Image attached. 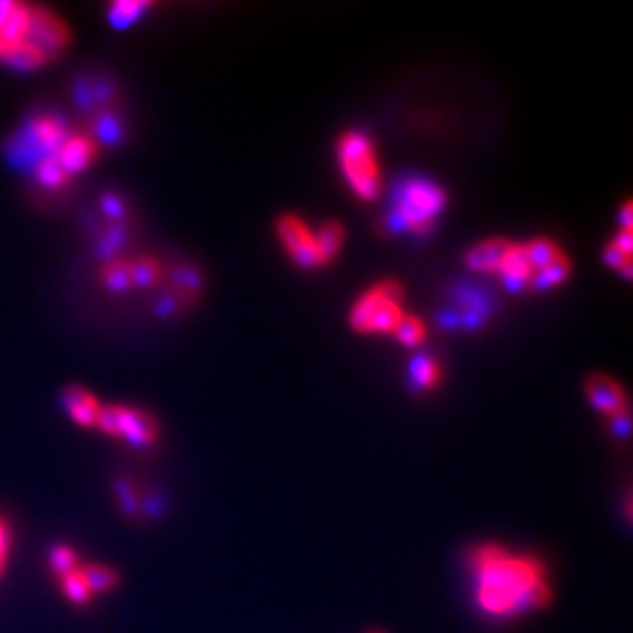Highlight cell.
I'll list each match as a JSON object with an SVG mask.
<instances>
[{
    "instance_id": "5b68a950",
    "label": "cell",
    "mask_w": 633,
    "mask_h": 633,
    "mask_svg": "<svg viewBox=\"0 0 633 633\" xmlns=\"http://www.w3.org/2000/svg\"><path fill=\"white\" fill-rule=\"evenodd\" d=\"M336 164L353 197L373 204L383 193V171L380 152L373 138L364 129H347L336 140Z\"/></svg>"
},
{
    "instance_id": "d6986e66",
    "label": "cell",
    "mask_w": 633,
    "mask_h": 633,
    "mask_svg": "<svg viewBox=\"0 0 633 633\" xmlns=\"http://www.w3.org/2000/svg\"><path fill=\"white\" fill-rule=\"evenodd\" d=\"M80 574L87 580L89 588L93 590V595H103V592H112L115 586L119 585V574L113 571L112 566L107 564H96V562H89L84 566H80Z\"/></svg>"
},
{
    "instance_id": "6da1fadb",
    "label": "cell",
    "mask_w": 633,
    "mask_h": 633,
    "mask_svg": "<svg viewBox=\"0 0 633 633\" xmlns=\"http://www.w3.org/2000/svg\"><path fill=\"white\" fill-rule=\"evenodd\" d=\"M475 607L491 619H510L541 609L552 599L543 562L515 554L496 543H482L468 557Z\"/></svg>"
},
{
    "instance_id": "7402d4cb",
    "label": "cell",
    "mask_w": 633,
    "mask_h": 633,
    "mask_svg": "<svg viewBox=\"0 0 633 633\" xmlns=\"http://www.w3.org/2000/svg\"><path fill=\"white\" fill-rule=\"evenodd\" d=\"M150 2H129V0H122V2H113L112 7H107V21L115 30H127L131 27L140 16L150 9Z\"/></svg>"
},
{
    "instance_id": "4316f807",
    "label": "cell",
    "mask_w": 633,
    "mask_h": 633,
    "mask_svg": "<svg viewBox=\"0 0 633 633\" xmlns=\"http://www.w3.org/2000/svg\"><path fill=\"white\" fill-rule=\"evenodd\" d=\"M101 209H103V214L113 220V222H119V220H124L126 218V202H124V197L122 195H117V193H103V197H101Z\"/></svg>"
},
{
    "instance_id": "603a6c76",
    "label": "cell",
    "mask_w": 633,
    "mask_h": 633,
    "mask_svg": "<svg viewBox=\"0 0 633 633\" xmlns=\"http://www.w3.org/2000/svg\"><path fill=\"white\" fill-rule=\"evenodd\" d=\"M33 174H35V181L39 183V187L46 191H60L68 185L70 181V174L64 171L62 166L58 164V160L54 157H48V159H42L35 169H33Z\"/></svg>"
},
{
    "instance_id": "484cf974",
    "label": "cell",
    "mask_w": 633,
    "mask_h": 633,
    "mask_svg": "<svg viewBox=\"0 0 633 633\" xmlns=\"http://www.w3.org/2000/svg\"><path fill=\"white\" fill-rule=\"evenodd\" d=\"M124 242H126V230L122 228V226H113L110 232H105L101 240H99V256L103 258V261H112V258H117V253H119V249L124 246Z\"/></svg>"
},
{
    "instance_id": "9a60e30c",
    "label": "cell",
    "mask_w": 633,
    "mask_h": 633,
    "mask_svg": "<svg viewBox=\"0 0 633 633\" xmlns=\"http://www.w3.org/2000/svg\"><path fill=\"white\" fill-rule=\"evenodd\" d=\"M441 380H444V369H441V364L435 357L421 355V357H416L412 361L411 381L416 390L433 392L435 388H439Z\"/></svg>"
},
{
    "instance_id": "4dcf8cb0",
    "label": "cell",
    "mask_w": 633,
    "mask_h": 633,
    "mask_svg": "<svg viewBox=\"0 0 633 633\" xmlns=\"http://www.w3.org/2000/svg\"><path fill=\"white\" fill-rule=\"evenodd\" d=\"M2 49L4 48H2V39H0V58H2Z\"/></svg>"
},
{
    "instance_id": "277c9868",
    "label": "cell",
    "mask_w": 633,
    "mask_h": 633,
    "mask_svg": "<svg viewBox=\"0 0 633 633\" xmlns=\"http://www.w3.org/2000/svg\"><path fill=\"white\" fill-rule=\"evenodd\" d=\"M449 204L447 191L433 179L414 176L398 185L390 207V226L412 237H427Z\"/></svg>"
},
{
    "instance_id": "f546056e",
    "label": "cell",
    "mask_w": 633,
    "mask_h": 633,
    "mask_svg": "<svg viewBox=\"0 0 633 633\" xmlns=\"http://www.w3.org/2000/svg\"><path fill=\"white\" fill-rule=\"evenodd\" d=\"M179 303H181V301L176 300L174 294H166V296H162L159 303H157V314H159V316H173V314H176V310H179Z\"/></svg>"
},
{
    "instance_id": "ac0fdd59",
    "label": "cell",
    "mask_w": 633,
    "mask_h": 633,
    "mask_svg": "<svg viewBox=\"0 0 633 633\" xmlns=\"http://www.w3.org/2000/svg\"><path fill=\"white\" fill-rule=\"evenodd\" d=\"M124 134H126V127H124V122L117 113L103 112L96 115L91 136L99 146L101 143L103 146H117L124 140Z\"/></svg>"
},
{
    "instance_id": "3957f363",
    "label": "cell",
    "mask_w": 633,
    "mask_h": 633,
    "mask_svg": "<svg viewBox=\"0 0 633 633\" xmlns=\"http://www.w3.org/2000/svg\"><path fill=\"white\" fill-rule=\"evenodd\" d=\"M275 237L287 258L303 271L324 269L333 265L345 249L347 232L343 223L312 226L298 214H284L275 222Z\"/></svg>"
},
{
    "instance_id": "83f0119b",
    "label": "cell",
    "mask_w": 633,
    "mask_h": 633,
    "mask_svg": "<svg viewBox=\"0 0 633 633\" xmlns=\"http://www.w3.org/2000/svg\"><path fill=\"white\" fill-rule=\"evenodd\" d=\"M74 101L79 103L82 110H89L95 105V91H93V82L80 80L74 84Z\"/></svg>"
},
{
    "instance_id": "ffe728a7",
    "label": "cell",
    "mask_w": 633,
    "mask_h": 633,
    "mask_svg": "<svg viewBox=\"0 0 633 633\" xmlns=\"http://www.w3.org/2000/svg\"><path fill=\"white\" fill-rule=\"evenodd\" d=\"M2 62L11 66V68H15V70H21V72H33V70H37V68L46 66V64L49 62V58L44 51H39L35 46H32L30 42H25V44H21V46L11 49V51L2 58Z\"/></svg>"
},
{
    "instance_id": "5bb4252c",
    "label": "cell",
    "mask_w": 633,
    "mask_h": 633,
    "mask_svg": "<svg viewBox=\"0 0 633 633\" xmlns=\"http://www.w3.org/2000/svg\"><path fill=\"white\" fill-rule=\"evenodd\" d=\"M30 23H32V4H23V2H13L11 11L7 19L0 25V39H2V58L11 51V49L21 46L27 42V33H30ZM0 58V62H2Z\"/></svg>"
},
{
    "instance_id": "cb8c5ba5",
    "label": "cell",
    "mask_w": 633,
    "mask_h": 633,
    "mask_svg": "<svg viewBox=\"0 0 633 633\" xmlns=\"http://www.w3.org/2000/svg\"><path fill=\"white\" fill-rule=\"evenodd\" d=\"M60 585H62L64 597L72 602V605H77V607H84V605H89V602L95 599L93 590L89 588L87 580H84L82 574H80V566L77 571L62 576V578H60Z\"/></svg>"
},
{
    "instance_id": "7c38bea8",
    "label": "cell",
    "mask_w": 633,
    "mask_h": 633,
    "mask_svg": "<svg viewBox=\"0 0 633 633\" xmlns=\"http://www.w3.org/2000/svg\"><path fill=\"white\" fill-rule=\"evenodd\" d=\"M68 136L70 131L64 124V119L54 115H39V117H33L27 124V142L33 146L35 152L44 154V159L56 157L58 148Z\"/></svg>"
},
{
    "instance_id": "4fadbf2b",
    "label": "cell",
    "mask_w": 633,
    "mask_h": 633,
    "mask_svg": "<svg viewBox=\"0 0 633 633\" xmlns=\"http://www.w3.org/2000/svg\"><path fill=\"white\" fill-rule=\"evenodd\" d=\"M62 406L74 425L82 428H95L101 404L95 394L82 385H66L62 390Z\"/></svg>"
},
{
    "instance_id": "9c48e42d",
    "label": "cell",
    "mask_w": 633,
    "mask_h": 633,
    "mask_svg": "<svg viewBox=\"0 0 633 633\" xmlns=\"http://www.w3.org/2000/svg\"><path fill=\"white\" fill-rule=\"evenodd\" d=\"M27 42L54 60L70 42V30L60 16L44 7H32Z\"/></svg>"
},
{
    "instance_id": "7a4b0ae2",
    "label": "cell",
    "mask_w": 633,
    "mask_h": 633,
    "mask_svg": "<svg viewBox=\"0 0 633 633\" xmlns=\"http://www.w3.org/2000/svg\"><path fill=\"white\" fill-rule=\"evenodd\" d=\"M463 261L474 273L496 277L513 291H552L572 275L571 256L548 237L527 242L484 238L468 249Z\"/></svg>"
},
{
    "instance_id": "d4e9b609",
    "label": "cell",
    "mask_w": 633,
    "mask_h": 633,
    "mask_svg": "<svg viewBox=\"0 0 633 633\" xmlns=\"http://www.w3.org/2000/svg\"><path fill=\"white\" fill-rule=\"evenodd\" d=\"M79 568V555L70 548V545H56L49 552V571L54 572V576H58V580Z\"/></svg>"
},
{
    "instance_id": "f1b7e54d",
    "label": "cell",
    "mask_w": 633,
    "mask_h": 633,
    "mask_svg": "<svg viewBox=\"0 0 633 633\" xmlns=\"http://www.w3.org/2000/svg\"><path fill=\"white\" fill-rule=\"evenodd\" d=\"M9 552H11V529H9L7 521L0 517V576L7 568Z\"/></svg>"
},
{
    "instance_id": "30bf717a",
    "label": "cell",
    "mask_w": 633,
    "mask_h": 633,
    "mask_svg": "<svg viewBox=\"0 0 633 633\" xmlns=\"http://www.w3.org/2000/svg\"><path fill=\"white\" fill-rule=\"evenodd\" d=\"M633 226L632 204L625 202L621 211V226L618 234L611 238L602 249V261L607 267L619 273L623 279L632 277Z\"/></svg>"
},
{
    "instance_id": "ba28073f",
    "label": "cell",
    "mask_w": 633,
    "mask_h": 633,
    "mask_svg": "<svg viewBox=\"0 0 633 633\" xmlns=\"http://www.w3.org/2000/svg\"><path fill=\"white\" fill-rule=\"evenodd\" d=\"M588 404L602 414L611 427L628 433L630 427V398L623 385L607 373H592L585 381Z\"/></svg>"
},
{
    "instance_id": "2e32d148",
    "label": "cell",
    "mask_w": 633,
    "mask_h": 633,
    "mask_svg": "<svg viewBox=\"0 0 633 633\" xmlns=\"http://www.w3.org/2000/svg\"><path fill=\"white\" fill-rule=\"evenodd\" d=\"M99 281L110 294H115V296L129 291L134 287L131 286L129 261H124V258L105 261L101 267V273H99Z\"/></svg>"
},
{
    "instance_id": "8992f818",
    "label": "cell",
    "mask_w": 633,
    "mask_h": 633,
    "mask_svg": "<svg viewBox=\"0 0 633 633\" xmlns=\"http://www.w3.org/2000/svg\"><path fill=\"white\" fill-rule=\"evenodd\" d=\"M406 291L398 279H381L359 294L348 310V326L361 336H392L406 316Z\"/></svg>"
},
{
    "instance_id": "e0dca14e",
    "label": "cell",
    "mask_w": 633,
    "mask_h": 633,
    "mask_svg": "<svg viewBox=\"0 0 633 633\" xmlns=\"http://www.w3.org/2000/svg\"><path fill=\"white\" fill-rule=\"evenodd\" d=\"M129 273H131V286L152 289L159 286L164 277V271L160 261L154 256H136L129 261Z\"/></svg>"
},
{
    "instance_id": "44dd1931",
    "label": "cell",
    "mask_w": 633,
    "mask_h": 633,
    "mask_svg": "<svg viewBox=\"0 0 633 633\" xmlns=\"http://www.w3.org/2000/svg\"><path fill=\"white\" fill-rule=\"evenodd\" d=\"M428 326L427 322L421 316H414V314H408L400 320V324L394 331V338L402 347L416 348L421 347L425 341H427Z\"/></svg>"
},
{
    "instance_id": "8fae6325",
    "label": "cell",
    "mask_w": 633,
    "mask_h": 633,
    "mask_svg": "<svg viewBox=\"0 0 633 633\" xmlns=\"http://www.w3.org/2000/svg\"><path fill=\"white\" fill-rule=\"evenodd\" d=\"M99 154V143L93 140L91 134H70L62 146L58 148L56 157L58 164L66 173L80 174L93 166Z\"/></svg>"
},
{
    "instance_id": "52a82bcc",
    "label": "cell",
    "mask_w": 633,
    "mask_h": 633,
    "mask_svg": "<svg viewBox=\"0 0 633 633\" xmlns=\"http://www.w3.org/2000/svg\"><path fill=\"white\" fill-rule=\"evenodd\" d=\"M95 428H99L105 437L124 441L138 449L152 447L160 439L159 421L150 412L126 404L103 406L99 412Z\"/></svg>"
}]
</instances>
